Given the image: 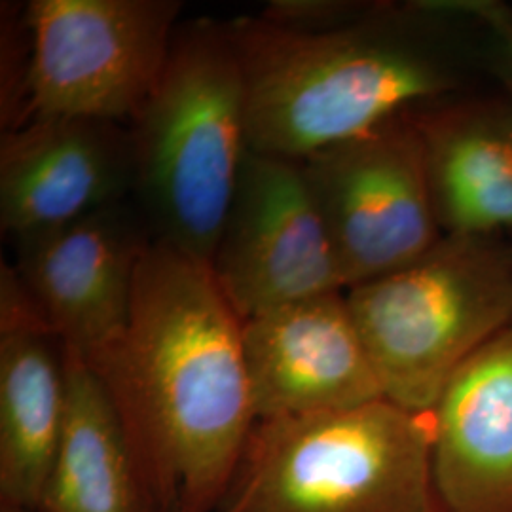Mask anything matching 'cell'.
<instances>
[{"mask_svg": "<svg viewBox=\"0 0 512 512\" xmlns=\"http://www.w3.org/2000/svg\"><path fill=\"white\" fill-rule=\"evenodd\" d=\"M238 313L209 266L141 256L128 321L90 361L160 512H217L256 425Z\"/></svg>", "mask_w": 512, "mask_h": 512, "instance_id": "1", "label": "cell"}, {"mask_svg": "<svg viewBox=\"0 0 512 512\" xmlns=\"http://www.w3.org/2000/svg\"><path fill=\"white\" fill-rule=\"evenodd\" d=\"M431 4L370 6L353 23L298 33L260 16L226 21L247 88L249 148L306 160L435 103L458 84Z\"/></svg>", "mask_w": 512, "mask_h": 512, "instance_id": "2", "label": "cell"}, {"mask_svg": "<svg viewBox=\"0 0 512 512\" xmlns=\"http://www.w3.org/2000/svg\"><path fill=\"white\" fill-rule=\"evenodd\" d=\"M133 192L150 239L211 268L249 154L247 88L226 21H183L128 124Z\"/></svg>", "mask_w": 512, "mask_h": 512, "instance_id": "3", "label": "cell"}, {"mask_svg": "<svg viewBox=\"0 0 512 512\" xmlns=\"http://www.w3.org/2000/svg\"><path fill=\"white\" fill-rule=\"evenodd\" d=\"M433 421L385 399L256 421L217 512H437Z\"/></svg>", "mask_w": 512, "mask_h": 512, "instance_id": "4", "label": "cell"}, {"mask_svg": "<svg viewBox=\"0 0 512 512\" xmlns=\"http://www.w3.org/2000/svg\"><path fill=\"white\" fill-rule=\"evenodd\" d=\"M385 401L429 414L454 372L512 323V247L442 236L416 262L346 291Z\"/></svg>", "mask_w": 512, "mask_h": 512, "instance_id": "5", "label": "cell"}, {"mask_svg": "<svg viewBox=\"0 0 512 512\" xmlns=\"http://www.w3.org/2000/svg\"><path fill=\"white\" fill-rule=\"evenodd\" d=\"M181 10L177 0H31L18 126L35 118L128 126L162 76Z\"/></svg>", "mask_w": 512, "mask_h": 512, "instance_id": "6", "label": "cell"}, {"mask_svg": "<svg viewBox=\"0 0 512 512\" xmlns=\"http://www.w3.org/2000/svg\"><path fill=\"white\" fill-rule=\"evenodd\" d=\"M300 162L346 291L416 262L444 236L414 110Z\"/></svg>", "mask_w": 512, "mask_h": 512, "instance_id": "7", "label": "cell"}, {"mask_svg": "<svg viewBox=\"0 0 512 512\" xmlns=\"http://www.w3.org/2000/svg\"><path fill=\"white\" fill-rule=\"evenodd\" d=\"M211 272L241 321L346 293L300 160L249 150Z\"/></svg>", "mask_w": 512, "mask_h": 512, "instance_id": "8", "label": "cell"}, {"mask_svg": "<svg viewBox=\"0 0 512 512\" xmlns=\"http://www.w3.org/2000/svg\"><path fill=\"white\" fill-rule=\"evenodd\" d=\"M150 234L133 200L16 243V272L63 348L90 361L128 321Z\"/></svg>", "mask_w": 512, "mask_h": 512, "instance_id": "9", "label": "cell"}, {"mask_svg": "<svg viewBox=\"0 0 512 512\" xmlns=\"http://www.w3.org/2000/svg\"><path fill=\"white\" fill-rule=\"evenodd\" d=\"M256 421L348 410L384 399L346 293L264 311L241 325Z\"/></svg>", "mask_w": 512, "mask_h": 512, "instance_id": "10", "label": "cell"}, {"mask_svg": "<svg viewBox=\"0 0 512 512\" xmlns=\"http://www.w3.org/2000/svg\"><path fill=\"white\" fill-rule=\"evenodd\" d=\"M133 192L128 126L35 118L4 131L0 224L14 243L54 232Z\"/></svg>", "mask_w": 512, "mask_h": 512, "instance_id": "11", "label": "cell"}, {"mask_svg": "<svg viewBox=\"0 0 512 512\" xmlns=\"http://www.w3.org/2000/svg\"><path fill=\"white\" fill-rule=\"evenodd\" d=\"M67 414L65 348L14 266L0 275V499L40 511Z\"/></svg>", "mask_w": 512, "mask_h": 512, "instance_id": "12", "label": "cell"}, {"mask_svg": "<svg viewBox=\"0 0 512 512\" xmlns=\"http://www.w3.org/2000/svg\"><path fill=\"white\" fill-rule=\"evenodd\" d=\"M431 421L437 512H512V323L454 372Z\"/></svg>", "mask_w": 512, "mask_h": 512, "instance_id": "13", "label": "cell"}, {"mask_svg": "<svg viewBox=\"0 0 512 512\" xmlns=\"http://www.w3.org/2000/svg\"><path fill=\"white\" fill-rule=\"evenodd\" d=\"M444 236L512 232L509 103H429L414 109Z\"/></svg>", "mask_w": 512, "mask_h": 512, "instance_id": "14", "label": "cell"}, {"mask_svg": "<svg viewBox=\"0 0 512 512\" xmlns=\"http://www.w3.org/2000/svg\"><path fill=\"white\" fill-rule=\"evenodd\" d=\"M65 365V427L38 512H160L105 385L69 349Z\"/></svg>", "mask_w": 512, "mask_h": 512, "instance_id": "15", "label": "cell"}, {"mask_svg": "<svg viewBox=\"0 0 512 512\" xmlns=\"http://www.w3.org/2000/svg\"><path fill=\"white\" fill-rule=\"evenodd\" d=\"M471 12L476 18L488 23L492 31L495 74L509 93V105L512 109V18L503 8L494 6H476L471 8Z\"/></svg>", "mask_w": 512, "mask_h": 512, "instance_id": "16", "label": "cell"}, {"mask_svg": "<svg viewBox=\"0 0 512 512\" xmlns=\"http://www.w3.org/2000/svg\"><path fill=\"white\" fill-rule=\"evenodd\" d=\"M0 512H35V511H27V509H19V507H8V505H2V509Z\"/></svg>", "mask_w": 512, "mask_h": 512, "instance_id": "17", "label": "cell"}]
</instances>
